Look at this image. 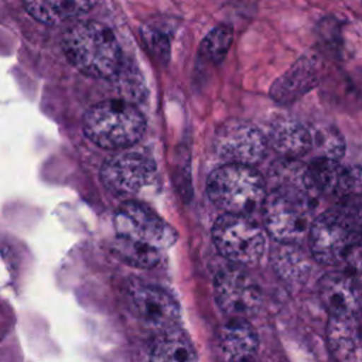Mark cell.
<instances>
[{
	"mask_svg": "<svg viewBox=\"0 0 362 362\" xmlns=\"http://www.w3.org/2000/svg\"><path fill=\"white\" fill-rule=\"evenodd\" d=\"M212 238L221 255L239 264H253L263 255V230L247 216H219L214 223Z\"/></svg>",
	"mask_w": 362,
	"mask_h": 362,
	"instance_id": "7",
	"label": "cell"
},
{
	"mask_svg": "<svg viewBox=\"0 0 362 362\" xmlns=\"http://www.w3.org/2000/svg\"><path fill=\"white\" fill-rule=\"evenodd\" d=\"M206 192L212 204L225 214L247 216L263 206L266 185L252 167L225 164L211 173Z\"/></svg>",
	"mask_w": 362,
	"mask_h": 362,
	"instance_id": "4",
	"label": "cell"
},
{
	"mask_svg": "<svg viewBox=\"0 0 362 362\" xmlns=\"http://www.w3.org/2000/svg\"><path fill=\"white\" fill-rule=\"evenodd\" d=\"M307 174L317 194L339 198L348 195L358 181L348 167L342 165L338 160L327 157L313 160L307 165Z\"/></svg>",
	"mask_w": 362,
	"mask_h": 362,
	"instance_id": "14",
	"label": "cell"
},
{
	"mask_svg": "<svg viewBox=\"0 0 362 362\" xmlns=\"http://www.w3.org/2000/svg\"><path fill=\"white\" fill-rule=\"evenodd\" d=\"M358 205H342L313 219L310 249L313 257L325 266L344 263L359 245Z\"/></svg>",
	"mask_w": 362,
	"mask_h": 362,
	"instance_id": "3",
	"label": "cell"
},
{
	"mask_svg": "<svg viewBox=\"0 0 362 362\" xmlns=\"http://www.w3.org/2000/svg\"><path fill=\"white\" fill-rule=\"evenodd\" d=\"M156 175V163L143 153L126 151L107 158L100 168V181L116 197L137 194Z\"/></svg>",
	"mask_w": 362,
	"mask_h": 362,
	"instance_id": "9",
	"label": "cell"
},
{
	"mask_svg": "<svg viewBox=\"0 0 362 362\" xmlns=\"http://www.w3.org/2000/svg\"><path fill=\"white\" fill-rule=\"evenodd\" d=\"M317 194L305 187L274 185L263 202L267 232L281 245H294L310 230Z\"/></svg>",
	"mask_w": 362,
	"mask_h": 362,
	"instance_id": "2",
	"label": "cell"
},
{
	"mask_svg": "<svg viewBox=\"0 0 362 362\" xmlns=\"http://www.w3.org/2000/svg\"><path fill=\"white\" fill-rule=\"evenodd\" d=\"M146 130V120L139 109L123 100H103L83 116L86 137L99 147L119 150L133 146Z\"/></svg>",
	"mask_w": 362,
	"mask_h": 362,
	"instance_id": "5",
	"label": "cell"
},
{
	"mask_svg": "<svg viewBox=\"0 0 362 362\" xmlns=\"http://www.w3.org/2000/svg\"><path fill=\"white\" fill-rule=\"evenodd\" d=\"M269 139L276 151L291 160L304 156L313 146L311 133L301 123L291 119L273 122Z\"/></svg>",
	"mask_w": 362,
	"mask_h": 362,
	"instance_id": "17",
	"label": "cell"
},
{
	"mask_svg": "<svg viewBox=\"0 0 362 362\" xmlns=\"http://www.w3.org/2000/svg\"><path fill=\"white\" fill-rule=\"evenodd\" d=\"M113 253L126 264L133 267H153L158 262L160 252L147 246H141L117 238L113 243Z\"/></svg>",
	"mask_w": 362,
	"mask_h": 362,
	"instance_id": "21",
	"label": "cell"
},
{
	"mask_svg": "<svg viewBox=\"0 0 362 362\" xmlns=\"http://www.w3.org/2000/svg\"><path fill=\"white\" fill-rule=\"evenodd\" d=\"M317 83L315 64L303 57L272 86L270 95L279 103H291Z\"/></svg>",
	"mask_w": 362,
	"mask_h": 362,
	"instance_id": "16",
	"label": "cell"
},
{
	"mask_svg": "<svg viewBox=\"0 0 362 362\" xmlns=\"http://www.w3.org/2000/svg\"><path fill=\"white\" fill-rule=\"evenodd\" d=\"M214 296L219 308L230 318L255 315L262 304L257 284L243 272L226 267L214 277Z\"/></svg>",
	"mask_w": 362,
	"mask_h": 362,
	"instance_id": "10",
	"label": "cell"
},
{
	"mask_svg": "<svg viewBox=\"0 0 362 362\" xmlns=\"http://www.w3.org/2000/svg\"><path fill=\"white\" fill-rule=\"evenodd\" d=\"M318 296L329 317L359 315V290L345 273L334 272L324 274L318 281Z\"/></svg>",
	"mask_w": 362,
	"mask_h": 362,
	"instance_id": "12",
	"label": "cell"
},
{
	"mask_svg": "<svg viewBox=\"0 0 362 362\" xmlns=\"http://www.w3.org/2000/svg\"><path fill=\"white\" fill-rule=\"evenodd\" d=\"M233 38L232 27L228 24H219L205 37L202 42V48L205 55L214 61L221 62L226 55Z\"/></svg>",
	"mask_w": 362,
	"mask_h": 362,
	"instance_id": "22",
	"label": "cell"
},
{
	"mask_svg": "<svg viewBox=\"0 0 362 362\" xmlns=\"http://www.w3.org/2000/svg\"><path fill=\"white\" fill-rule=\"evenodd\" d=\"M150 362H198L188 337L177 328L163 331L156 339Z\"/></svg>",
	"mask_w": 362,
	"mask_h": 362,
	"instance_id": "18",
	"label": "cell"
},
{
	"mask_svg": "<svg viewBox=\"0 0 362 362\" xmlns=\"http://www.w3.org/2000/svg\"><path fill=\"white\" fill-rule=\"evenodd\" d=\"M117 238L156 250L167 249L177 240L175 230L153 209L139 202H124L113 216Z\"/></svg>",
	"mask_w": 362,
	"mask_h": 362,
	"instance_id": "6",
	"label": "cell"
},
{
	"mask_svg": "<svg viewBox=\"0 0 362 362\" xmlns=\"http://www.w3.org/2000/svg\"><path fill=\"white\" fill-rule=\"evenodd\" d=\"M95 6L93 1H28L25 10L38 21L58 24L64 20L86 13Z\"/></svg>",
	"mask_w": 362,
	"mask_h": 362,
	"instance_id": "19",
	"label": "cell"
},
{
	"mask_svg": "<svg viewBox=\"0 0 362 362\" xmlns=\"http://www.w3.org/2000/svg\"><path fill=\"white\" fill-rule=\"evenodd\" d=\"M129 296L136 314L150 327L167 331L175 328L180 320V308L175 300L163 288L134 281Z\"/></svg>",
	"mask_w": 362,
	"mask_h": 362,
	"instance_id": "11",
	"label": "cell"
},
{
	"mask_svg": "<svg viewBox=\"0 0 362 362\" xmlns=\"http://www.w3.org/2000/svg\"><path fill=\"white\" fill-rule=\"evenodd\" d=\"M315 144L327 158L338 160L344 153V141L341 134L334 129H322L315 133Z\"/></svg>",
	"mask_w": 362,
	"mask_h": 362,
	"instance_id": "23",
	"label": "cell"
},
{
	"mask_svg": "<svg viewBox=\"0 0 362 362\" xmlns=\"http://www.w3.org/2000/svg\"><path fill=\"white\" fill-rule=\"evenodd\" d=\"M273 266L277 274L291 284L305 281L310 273V262L307 260V256L293 245H281L274 250Z\"/></svg>",
	"mask_w": 362,
	"mask_h": 362,
	"instance_id": "20",
	"label": "cell"
},
{
	"mask_svg": "<svg viewBox=\"0 0 362 362\" xmlns=\"http://www.w3.org/2000/svg\"><path fill=\"white\" fill-rule=\"evenodd\" d=\"M327 339L338 362H361L359 315H331L327 324Z\"/></svg>",
	"mask_w": 362,
	"mask_h": 362,
	"instance_id": "15",
	"label": "cell"
},
{
	"mask_svg": "<svg viewBox=\"0 0 362 362\" xmlns=\"http://www.w3.org/2000/svg\"><path fill=\"white\" fill-rule=\"evenodd\" d=\"M257 346V332L245 318H230L219 329L218 351L223 362H250Z\"/></svg>",
	"mask_w": 362,
	"mask_h": 362,
	"instance_id": "13",
	"label": "cell"
},
{
	"mask_svg": "<svg viewBox=\"0 0 362 362\" xmlns=\"http://www.w3.org/2000/svg\"><path fill=\"white\" fill-rule=\"evenodd\" d=\"M62 47L69 62L88 76L106 79L120 71V45L102 23L82 21L72 25L64 34Z\"/></svg>",
	"mask_w": 362,
	"mask_h": 362,
	"instance_id": "1",
	"label": "cell"
},
{
	"mask_svg": "<svg viewBox=\"0 0 362 362\" xmlns=\"http://www.w3.org/2000/svg\"><path fill=\"white\" fill-rule=\"evenodd\" d=\"M214 146L228 164L253 165L266 154L267 140L262 132L243 119H229L215 132Z\"/></svg>",
	"mask_w": 362,
	"mask_h": 362,
	"instance_id": "8",
	"label": "cell"
}]
</instances>
